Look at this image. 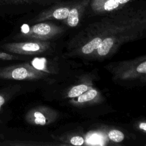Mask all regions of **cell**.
Here are the masks:
<instances>
[{
  "instance_id": "6da1fadb",
  "label": "cell",
  "mask_w": 146,
  "mask_h": 146,
  "mask_svg": "<svg viewBox=\"0 0 146 146\" xmlns=\"http://www.w3.org/2000/svg\"><path fill=\"white\" fill-rule=\"evenodd\" d=\"M90 0H64L39 11L30 21L32 23L46 21H63L70 27H76L86 15Z\"/></svg>"
},
{
  "instance_id": "7a4b0ae2",
  "label": "cell",
  "mask_w": 146,
  "mask_h": 146,
  "mask_svg": "<svg viewBox=\"0 0 146 146\" xmlns=\"http://www.w3.org/2000/svg\"><path fill=\"white\" fill-rule=\"evenodd\" d=\"M64 31L62 26L51 21L34 23L31 25L25 23L21 26L20 32L14 38L46 41L59 36Z\"/></svg>"
},
{
  "instance_id": "3957f363",
  "label": "cell",
  "mask_w": 146,
  "mask_h": 146,
  "mask_svg": "<svg viewBox=\"0 0 146 146\" xmlns=\"http://www.w3.org/2000/svg\"><path fill=\"white\" fill-rule=\"evenodd\" d=\"M64 0H0V14H17L33 10L38 12Z\"/></svg>"
},
{
  "instance_id": "277c9868",
  "label": "cell",
  "mask_w": 146,
  "mask_h": 146,
  "mask_svg": "<svg viewBox=\"0 0 146 146\" xmlns=\"http://www.w3.org/2000/svg\"><path fill=\"white\" fill-rule=\"evenodd\" d=\"M48 73L39 70L29 63L0 67V79L36 80L48 77Z\"/></svg>"
},
{
  "instance_id": "5b68a950",
  "label": "cell",
  "mask_w": 146,
  "mask_h": 146,
  "mask_svg": "<svg viewBox=\"0 0 146 146\" xmlns=\"http://www.w3.org/2000/svg\"><path fill=\"white\" fill-rule=\"evenodd\" d=\"M50 43L43 40H30L25 42H10L3 44L1 47L7 52L18 55H34L46 52Z\"/></svg>"
},
{
  "instance_id": "8992f818",
  "label": "cell",
  "mask_w": 146,
  "mask_h": 146,
  "mask_svg": "<svg viewBox=\"0 0 146 146\" xmlns=\"http://www.w3.org/2000/svg\"><path fill=\"white\" fill-rule=\"evenodd\" d=\"M137 0H90L87 14L103 16L124 7Z\"/></svg>"
},
{
  "instance_id": "52a82bcc",
  "label": "cell",
  "mask_w": 146,
  "mask_h": 146,
  "mask_svg": "<svg viewBox=\"0 0 146 146\" xmlns=\"http://www.w3.org/2000/svg\"><path fill=\"white\" fill-rule=\"evenodd\" d=\"M55 111L46 107H37L30 110L26 115L27 123L33 125H45L51 124L56 117Z\"/></svg>"
},
{
  "instance_id": "ba28073f",
  "label": "cell",
  "mask_w": 146,
  "mask_h": 146,
  "mask_svg": "<svg viewBox=\"0 0 146 146\" xmlns=\"http://www.w3.org/2000/svg\"><path fill=\"white\" fill-rule=\"evenodd\" d=\"M87 29L96 32L97 35L94 36L92 39H91L89 42L84 44L81 48L80 51L84 55H88L93 53L100 44L103 39V34L102 33L94 29H92L89 26H88Z\"/></svg>"
},
{
  "instance_id": "9c48e42d",
  "label": "cell",
  "mask_w": 146,
  "mask_h": 146,
  "mask_svg": "<svg viewBox=\"0 0 146 146\" xmlns=\"http://www.w3.org/2000/svg\"><path fill=\"white\" fill-rule=\"evenodd\" d=\"M98 95V91L95 89L88 90L80 95L78 96L76 102L79 103H86L94 99Z\"/></svg>"
},
{
  "instance_id": "30bf717a",
  "label": "cell",
  "mask_w": 146,
  "mask_h": 146,
  "mask_svg": "<svg viewBox=\"0 0 146 146\" xmlns=\"http://www.w3.org/2000/svg\"><path fill=\"white\" fill-rule=\"evenodd\" d=\"M88 90V86L84 84H80L72 87L67 93V97L76 98Z\"/></svg>"
},
{
  "instance_id": "8fae6325",
  "label": "cell",
  "mask_w": 146,
  "mask_h": 146,
  "mask_svg": "<svg viewBox=\"0 0 146 146\" xmlns=\"http://www.w3.org/2000/svg\"><path fill=\"white\" fill-rule=\"evenodd\" d=\"M31 65L35 67V68L46 72L47 73H50V72L48 70L46 64V60L43 58H36L34 59L31 62Z\"/></svg>"
},
{
  "instance_id": "7c38bea8",
  "label": "cell",
  "mask_w": 146,
  "mask_h": 146,
  "mask_svg": "<svg viewBox=\"0 0 146 146\" xmlns=\"http://www.w3.org/2000/svg\"><path fill=\"white\" fill-rule=\"evenodd\" d=\"M108 137L111 140L115 143H120L124 140V135L119 130L112 129L108 132Z\"/></svg>"
},
{
  "instance_id": "4fadbf2b",
  "label": "cell",
  "mask_w": 146,
  "mask_h": 146,
  "mask_svg": "<svg viewBox=\"0 0 146 146\" xmlns=\"http://www.w3.org/2000/svg\"><path fill=\"white\" fill-rule=\"evenodd\" d=\"M19 59H21V58L18 56L4 52H0V60H12Z\"/></svg>"
},
{
  "instance_id": "5bb4252c",
  "label": "cell",
  "mask_w": 146,
  "mask_h": 146,
  "mask_svg": "<svg viewBox=\"0 0 146 146\" xmlns=\"http://www.w3.org/2000/svg\"><path fill=\"white\" fill-rule=\"evenodd\" d=\"M70 142L72 145L80 146V145H82L83 144L84 140L82 137L79 136H73L71 138Z\"/></svg>"
},
{
  "instance_id": "9a60e30c",
  "label": "cell",
  "mask_w": 146,
  "mask_h": 146,
  "mask_svg": "<svg viewBox=\"0 0 146 146\" xmlns=\"http://www.w3.org/2000/svg\"><path fill=\"white\" fill-rule=\"evenodd\" d=\"M7 100V97L3 94H0V111L2 107L5 105Z\"/></svg>"
},
{
  "instance_id": "2e32d148",
  "label": "cell",
  "mask_w": 146,
  "mask_h": 146,
  "mask_svg": "<svg viewBox=\"0 0 146 146\" xmlns=\"http://www.w3.org/2000/svg\"><path fill=\"white\" fill-rule=\"evenodd\" d=\"M140 128H141V129H143L144 131H145V123H143H143L140 124Z\"/></svg>"
}]
</instances>
